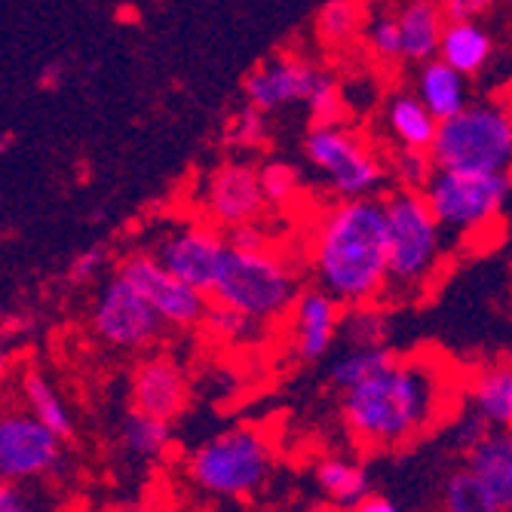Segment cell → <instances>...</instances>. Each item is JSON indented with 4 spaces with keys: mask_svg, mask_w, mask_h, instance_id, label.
Returning <instances> with one entry per match:
<instances>
[{
    "mask_svg": "<svg viewBox=\"0 0 512 512\" xmlns=\"http://www.w3.org/2000/svg\"><path fill=\"white\" fill-rule=\"evenodd\" d=\"M292 350L301 362H319L338 341L341 301L325 289H304L295 295L292 307Z\"/></svg>",
    "mask_w": 512,
    "mask_h": 512,
    "instance_id": "obj_15",
    "label": "cell"
},
{
    "mask_svg": "<svg viewBox=\"0 0 512 512\" xmlns=\"http://www.w3.org/2000/svg\"><path fill=\"white\" fill-rule=\"evenodd\" d=\"M264 142H267V120L264 111H258L255 105L237 111L224 126V145L234 151H255Z\"/></svg>",
    "mask_w": 512,
    "mask_h": 512,
    "instance_id": "obj_32",
    "label": "cell"
},
{
    "mask_svg": "<svg viewBox=\"0 0 512 512\" xmlns=\"http://www.w3.org/2000/svg\"><path fill=\"white\" fill-rule=\"evenodd\" d=\"M273 473V445L252 427H234L203 442L191 460V482L218 500H252Z\"/></svg>",
    "mask_w": 512,
    "mask_h": 512,
    "instance_id": "obj_4",
    "label": "cell"
},
{
    "mask_svg": "<svg viewBox=\"0 0 512 512\" xmlns=\"http://www.w3.org/2000/svg\"><path fill=\"white\" fill-rule=\"evenodd\" d=\"M448 402L445 368L411 359L390 362L378 375L344 390V424L368 448H396L439 421Z\"/></svg>",
    "mask_w": 512,
    "mask_h": 512,
    "instance_id": "obj_2",
    "label": "cell"
},
{
    "mask_svg": "<svg viewBox=\"0 0 512 512\" xmlns=\"http://www.w3.org/2000/svg\"><path fill=\"white\" fill-rule=\"evenodd\" d=\"M203 209L221 230L243 221H255L264 209L258 169H252L249 163L218 166L203 188Z\"/></svg>",
    "mask_w": 512,
    "mask_h": 512,
    "instance_id": "obj_14",
    "label": "cell"
},
{
    "mask_svg": "<svg viewBox=\"0 0 512 512\" xmlns=\"http://www.w3.org/2000/svg\"><path fill=\"white\" fill-rule=\"evenodd\" d=\"M224 237H227V246H234V249H261V246H267V234H264V227L258 224V218L227 227Z\"/></svg>",
    "mask_w": 512,
    "mask_h": 512,
    "instance_id": "obj_39",
    "label": "cell"
},
{
    "mask_svg": "<svg viewBox=\"0 0 512 512\" xmlns=\"http://www.w3.org/2000/svg\"><path fill=\"white\" fill-rule=\"evenodd\" d=\"M488 433H491V427L482 421L476 411H470V414L457 417V424L451 427V445L457 451H463V454H470Z\"/></svg>",
    "mask_w": 512,
    "mask_h": 512,
    "instance_id": "obj_36",
    "label": "cell"
},
{
    "mask_svg": "<svg viewBox=\"0 0 512 512\" xmlns=\"http://www.w3.org/2000/svg\"><path fill=\"white\" fill-rule=\"evenodd\" d=\"M396 19L402 31V59L421 65L439 53V37L445 28L439 0H408Z\"/></svg>",
    "mask_w": 512,
    "mask_h": 512,
    "instance_id": "obj_18",
    "label": "cell"
},
{
    "mask_svg": "<svg viewBox=\"0 0 512 512\" xmlns=\"http://www.w3.org/2000/svg\"><path fill=\"white\" fill-rule=\"evenodd\" d=\"M387 218V292L417 298L445 255V230L424 191L399 188L384 200Z\"/></svg>",
    "mask_w": 512,
    "mask_h": 512,
    "instance_id": "obj_3",
    "label": "cell"
},
{
    "mask_svg": "<svg viewBox=\"0 0 512 512\" xmlns=\"http://www.w3.org/2000/svg\"><path fill=\"white\" fill-rule=\"evenodd\" d=\"M22 396L28 402V411L37 417L43 427H50L62 439H68L74 433V417H71L68 405L62 402V396L56 393V387L46 381L40 371H28V375H25Z\"/></svg>",
    "mask_w": 512,
    "mask_h": 512,
    "instance_id": "obj_25",
    "label": "cell"
},
{
    "mask_svg": "<svg viewBox=\"0 0 512 512\" xmlns=\"http://www.w3.org/2000/svg\"><path fill=\"white\" fill-rule=\"evenodd\" d=\"M433 169L436 166H433L430 151H417V148H399L390 163V172L396 175L399 188H408V191H424Z\"/></svg>",
    "mask_w": 512,
    "mask_h": 512,
    "instance_id": "obj_35",
    "label": "cell"
},
{
    "mask_svg": "<svg viewBox=\"0 0 512 512\" xmlns=\"http://www.w3.org/2000/svg\"><path fill=\"white\" fill-rule=\"evenodd\" d=\"M442 506L451 512H500L491 488L473 467H463L445 479Z\"/></svg>",
    "mask_w": 512,
    "mask_h": 512,
    "instance_id": "obj_28",
    "label": "cell"
},
{
    "mask_svg": "<svg viewBox=\"0 0 512 512\" xmlns=\"http://www.w3.org/2000/svg\"><path fill=\"white\" fill-rule=\"evenodd\" d=\"M467 467L485 479L500 512L512 509V430H491L467 454Z\"/></svg>",
    "mask_w": 512,
    "mask_h": 512,
    "instance_id": "obj_21",
    "label": "cell"
},
{
    "mask_svg": "<svg viewBox=\"0 0 512 512\" xmlns=\"http://www.w3.org/2000/svg\"><path fill=\"white\" fill-rule=\"evenodd\" d=\"M188 405V381L169 356H151L132 375V408L175 421Z\"/></svg>",
    "mask_w": 512,
    "mask_h": 512,
    "instance_id": "obj_16",
    "label": "cell"
},
{
    "mask_svg": "<svg viewBox=\"0 0 512 512\" xmlns=\"http://www.w3.org/2000/svg\"><path fill=\"white\" fill-rule=\"evenodd\" d=\"M319 77L322 71L301 56H273L243 80V92L249 105L270 114L292 105H304Z\"/></svg>",
    "mask_w": 512,
    "mask_h": 512,
    "instance_id": "obj_13",
    "label": "cell"
},
{
    "mask_svg": "<svg viewBox=\"0 0 512 512\" xmlns=\"http://www.w3.org/2000/svg\"><path fill=\"white\" fill-rule=\"evenodd\" d=\"M316 485L338 509H356L371 494V479L362 463L347 457H325L316 463Z\"/></svg>",
    "mask_w": 512,
    "mask_h": 512,
    "instance_id": "obj_22",
    "label": "cell"
},
{
    "mask_svg": "<svg viewBox=\"0 0 512 512\" xmlns=\"http://www.w3.org/2000/svg\"><path fill=\"white\" fill-rule=\"evenodd\" d=\"M470 405L491 430H512V368H491L470 384Z\"/></svg>",
    "mask_w": 512,
    "mask_h": 512,
    "instance_id": "obj_23",
    "label": "cell"
},
{
    "mask_svg": "<svg viewBox=\"0 0 512 512\" xmlns=\"http://www.w3.org/2000/svg\"><path fill=\"white\" fill-rule=\"evenodd\" d=\"M356 509H359V512H396L399 506H396V500H390V497H384V494H375V491H371Z\"/></svg>",
    "mask_w": 512,
    "mask_h": 512,
    "instance_id": "obj_41",
    "label": "cell"
},
{
    "mask_svg": "<svg viewBox=\"0 0 512 512\" xmlns=\"http://www.w3.org/2000/svg\"><path fill=\"white\" fill-rule=\"evenodd\" d=\"M445 22H473L491 13L494 0H439Z\"/></svg>",
    "mask_w": 512,
    "mask_h": 512,
    "instance_id": "obj_38",
    "label": "cell"
},
{
    "mask_svg": "<svg viewBox=\"0 0 512 512\" xmlns=\"http://www.w3.org/2000/svg\"><path fill=\"white\" fill-rule=\"evenodd\" d=\"M92 329L108 347L142 350L160 338L163 319L148 304V298L117 273L105 283L96 307H92Z\"/></svg>",
    "mask_w": 512,
    "mask_h": 512,
    "instance_id": "obj_9",
    "label": "cell"
},
{
    "mask_svg": "<svg viewBox=\"0 0 512 512\" xmlns=\"http://www.w3.org/2000/svg\"><path fill=\"white\" fill-rule=\"evenodd\" d=\"M203 329L218 338V341H227V344H243V341H252L258 335V319H252L249 313L230 307V304H221V301H212L206 304V313H203Z\"/></svg>",
    "mask_w": 512,
    "mask_h": 512,
    "instance_id": "obj_29",
    "label": "cell"
},
{
    "mask_svg": "<svg viewBox=\"0 0 512 512\" xmlns=\"http://www.w3.org/2000/svg\"><path fill=\"white\" fill-rule=\"evenodd\" d=\"M436 169L509 172L512 166V111L497 102H476L439 120L430 145Z\"/></svg>",
    "mask_w": 512,
    "mask_h": 512,
    "instance_id": "obj_6",
    "label": "cell"
},
{
    "mask_svg": "<svg viewBox=\"0 0 512 512\" xmlns=\"http://www.w3.org/2000/svg\"><path fill=\"white\" fill-rule=\"evenodd\" d=\"M396 359L399 356L387 344H381V347H350L329 365V381L338 390H350V387L368 381L371 375H378L381 368H387Z\"/></svg>",
    "mask_w": 512,
    "mask_h": 512,
    "instance_id": "obj_26",
    "label": "cell"
},
{
    "mask_svg": "<svg viewBox=\"0 0 512 512\" xmlns=\"http://www.w3.org/2000/svg\"><path fill=\"white\" fill-rule=\"evenodd\" d=\"M227 255V237L218 224L191 221L178 227L157 246V258L188 286L200 289L206 298L218 279V270Z\"/></svg>",
    "mask_w": 512,
    "mask_h": 512,
    "instance_id": "obj_12",
    "label": "cell"
},
{
    "mask_svg": "<svg viewBox=\"0 0 512 512\" xmlns=\"http://www.w3.org/2000/svg\"><path fill=\"white\" fill-rule=\"evenodd\" d=\"M68 80V65L62 59H53V62H46L40 68V77H37V86L43 92H59Z\"/></svg>",
    "mask_w": 512,
    "mask_h": 512,
    "instance_id": "obj_40",
    "label": "cell"
},
{
    "mask_svg": "<svg viewBox=\"0 0 512 512\" xmlns=\"http://www.w3.org/2000/svg\"><path fill=\"white\" fill-rule=\"evenodd\" d=\"M310 264L319 289L341 301V307L387 295L384 200L353 197L325 209L313 227Z\"/></svg>",
    "mask_w": 512,
    "mask_h": 512,
    "instance_id": "obj_1",
    "label": "cell"
},
{
    "mask_svg": "<svg viewBox=\"0 0 512 512\" xmlns=\"http://www.w3.org/2000/svg\"><path fill=\"white\" fill-rule=\"evenodd\" d=\"M338 338H344L347 347H381V344H387V313L378 307V301L341 307Z\"/></svg>",
    "mask_w": 512,
    "mask_h": 512,
    "instance_id": "obj_27",
    "label": "cell"
},
{
    "mask_svg": "<svg viewBox=\"0 0 512 512\" xmlns=\"http://www.w3.org/2000/svg\"><path fill=\"white\" fill-rule=\"evenodd\" d=\"M258 184H261L264 206H289L301 191V175L289 163L270 160L258 169Z\"/></svg>",
    "mask_w": 512,
    "mask_h": 512,
    "instance_id": "obj_31",
    "label": "cell"
},
{
    "mask_svg": "<svg viewBox=\"0 0 512 512\" xmlns=\"http://www.w3.org/2000/svg\"><path fill=\"white\" fill-rule=\"evenodd\" d=\"M494 53V37L488 34L479 19L473 22H445L442 37H439V59L460 71L463 77L479 74Z\"/></svg>",
    "mask_w": 512,
    "mask_h": 512,
    "instance_id": "obj_19",
    "label": "cell"
},
{
    "mask_svg": "<svg viewBox=\"0 0 512 512\" xmlns=\"http://www.w3.org/2000/svg\"><path fill=\"white\" fill-rule=\"evenodd\" d=\"M359 28H362L359 0H329V4H322V10L316 13V34L332 46L347 43Z\"/></svg>",
    "mask_w": 512,
    "mask_h": 512,
    "instance_id": "obj_30",
    "label": "cell"
},
{
    "mask_svg": "<svg viewBox=\"0 0 512 512\" xmlns=\"http://www.w3.org/2000/svg\"><path fill=\"white\" fill-rule=\"evenodd\" d=\"M304 105H307V114H310V123L313 126L341 123L344 120V111H347L344 92L338 89V83L329 74L319 77V83L313 86V92L304 99Z\"/></svg>",
    "mask_w": 512,
    "mask_h": 512,
    "instance_id": "obj_34",
    "label": "cell"
},
{
    "mask_svg": "<svg viewBox=\"0 0 512 512\" xmlns=\"http://www.w3.org/2000/svg\"><path fill=\"white\" fill-rule=\"evenodd\" d=\"M105 261H108V249L105 246H89V249H83L71 261V267H68V283H74V286L92 283V279L102 273Z\"/></svg>",
    "mask_w": 512,
    "mask_h": 512,
    "instance_id": "obj_37",
    "label": "cell"
},
{
    "mask_svg": "<svg viewBox=\"0 0 512 512\" xmlns=\"http://www.w3.org/2000/svg\"><path fill=\"white\" fill-rule=\"evenodd\" d=\"M172 442V427L163 417H154V414H145L132 408L123 424H120V445L126 454L138 457V460H157L160 454H166Z\"/></svg>",
    "mask_w": 512,
    "mask_h": 512,
    "instance_id": "obj_24",
    "label": "cell"
},
{
    "mask_svg": "<svg viewBox=\"0 0 512 512\" xmlns=\"http://www.w3.org/2000/svg\"><path fill=\"white\" fill-rule=\"evenodd\" d=\"M7 148H10V138H4V142H0V154H7Z\"/></svg>",
    "mask_w": 512,
    "mask_h": 512,
    "instance_id": "obj_42",
    "label": "cell"
},
{
    "mask_svg": "<svg viewBox=\"0 0 512 512\" xmlns=\"http://www.w3.org/2000/svg\"><path fill=\"white\" fill-rule=\"evenodd\" d=\"M120 276H126L129 283L148 298V304L157 310L163 325L172 329H197L206 313V295L194 286H188L184 279H178L157 255L151 252H132L123 258Z\"/></svg>",
    "mask_w": 512,
    "mask_h": 512,
    "instance_id": "obj_10",
    "label": "cell"
},
{
    "mask_svg": "<svg viewBox=\"0 0 512 512\" xmlns=\"http://www.w3.org/2000/svg\"><path fill=\"white\" fill-rule=\"evenodd\" d=\"M304 154L341 200L378 197L390 178V166L341 123L313 126L304 138Z\"/></svg>",
    "mask_w": 512,
    "mask_h": 512,
    "instance_id": "obj_8",
    "label": "cell"
},
{
    "mask_svg": "<svg viewBox=\"0 0 512 512\" xmlns=\"http://www.w3.org/2000/svg\"><path fill=\"white\" fill-rule=\"evenodd\" d=\"M295 295H298L295 267L279 252H273L270 246L261 249L227 246L224 264L218 270L209 298L237 307L258 322H270L289 313Z\"/></svg>",
    "mask_w": 512,
    "mask_h": 512,
    "instance_id": "obj_5",
    "label": "cell"
},
{
    "mask_svg": "<svg viewBox=\"0 0 512 512\" xmlns=\"http://www.w3.org/2000/svg\"><path fill=\"white\" fill-rule=\"evenodd\" d=\"M424 197L445 234L473 237L497 221L509 197V172L433 169Z\"/></svg>",
    "mask_w": 512,
    "mask_h": 512,
    "instance_id": "obj_7",
    "label": "cell"
},
{
    "mask_svg": "<svg viewBox=\"0 0 512 512\" xmlns=\"http://www.w3.org/2000/svg\"><path fill=\"white\" fill-rule=\"evenodd\" d=\"M414 92H417V99L430 108V114L436 120H445V117H451L460 108L470 105L467 77H463L460 71H454L451 65H445L439 56L421 62V68H417V80H414Z\"/></svg>",
    "mask_w": 512,
    "mask_h": 512,
    "instance_id": "obj_17",
    "label": "cell"
},
{
    "mask_svg": "<svg viewBox=\"0 0 512 512\" xmlns=\"http://www.w3.org/2000/svg\"><path fill=\"white\" fill-rule=\"evenodd\" d=\"M62 436L43 427L28 411L0 414V476L7 482L43 479L59 470L62 463Z\"/></svg>",
    "mask_w": 512,
    "mask_h": 512,
    "instance_id": "obj_11",
    "label": "cell"
},
{
    "mask_svg": "<svg viewBox=\"0 0 512 512\" xmlns=\"http://www.w3.org/2000/svg\"><path fill=\"white\" fill-rule=\"evenodd\" d=\"M384 126L399 148L430 151L439 120L430 114V108L421 99H417V92H393L384 105Z\"/></svg>",
    "mask_w": 512,
    "mask_h": 512,
    "instance_id": "obj_20",
    "label": "cell"
},
{
    "mask_svg": "<svg viewBox=\"0 0 512 512\" xmlns=\"http://www.w3.org/2000/svg\"><path fill=\"white\" fill-rule=\"evenodd\" d=\"M7 485H10V482H7L4 476H0V494H4V488H7Z\"/></svg>",
    "mask_w": 512,
    "mask_h": 512,
    "instance_id": "obj_43",
    "label": "cell"
},
{
    "mask_svg": "<svg viewBox=\"0 0 512 512\" xmlns=\"http://www.w3.org/2000/svg\"><path fill=\"white\" fill-rule=\"evenodd\" d=\"M365 43L375 59L381 62H396L402 59V31H399V19L393 13H375L371 19H365Z\"/></svg>",
    "mask_w": 512,
    "mask_h": 512,
    "instance_id": "obj_33",
    "label": "cell"
}]
</instances>
